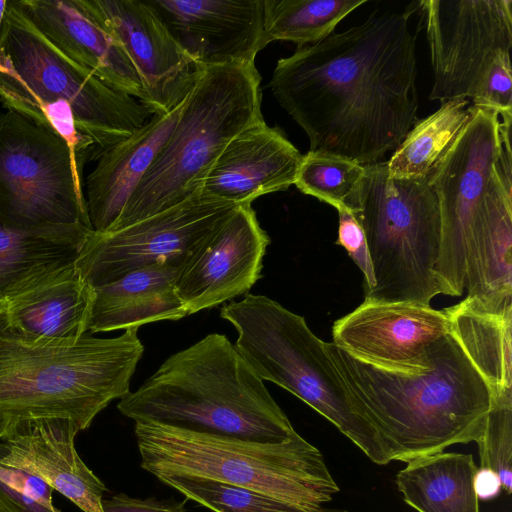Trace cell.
Wrapping results in <instances>:
<instances>
[{
	"instance_id": "cell-1",
	"label": "cell",
	"mask_w": 512,
	"mask_h": 512,
	"mask_svg": "<svg viewBox=\"0 0 512 512\" xmlns=\"http://www.w3.org/2000/svg\"><path fill=\"white\" fill-rule=\"evenodd\" d=\"M445 310L450 330L420 372L381 369L325 342L351 405L389 461L478 443L495 391L512 388V310H488L468 297Z\"/></svg>"
},
{
	"instance_id": "cell-2",
	"label": "cell",
	"mask_w": 512,
	"mask_h": 512,
	"mask_svg": "<svg viewBox=\"0 0 512 512\" xmlns=\"http://www.w3.org/2000/svg\"><path fill=\"white\" fill-rule=\"evenodd\" d=\"M409 17L374 11L277 61L269 87L306 133L309 151L369 165L407 136L419 106Z\"/></svg>"
},
{
	"instance_id": "cell-3",
	"label": "cell",
	"mask_w": 512,
	"mask_h": 512,
	"mask_svg": "<svg viewBox=\"0 0 512 512\" xmlns=\"http://www.w3.org/2000/svg\"><path fill=\"white\" fill-rule=\"evenodd\" d=\"M0 101L60 137L82 170L156 114L65 56L16 0L0 35Z\"/></svg>"
},
{
	"instance_id": "cell-4",
	"label": "cell",
	"mask_w": 512,
	"mask_h": 512,
	"mask_svg": "<svg viewBox=\"0 0 512 512\" xmlns=\"http://www.w3.org/2000/svg\"><path fill=\"white\" fill-rule=\"evenodd\" d=\"M138 327L113 338H30L0 326V440L46 422L81 431L130 393L144 347Z\"/></svg>"
},
{
	"instance_id": "cell-5",
	"label": "cell",
	"mask_w": 512,
	"mask_h": 512,
	"mask_svg": "<svg viewBox=\"0 0 512 512\" xmlns=\"http://www.w3.org/2000/svg\"><path fill=\"white\" fill-rule=\"evenodd\" d=\"M117 408L134 422L247 440L279 442L297 433L263 380L219 333L169 356Z\"/></svg>"
},
{
	"instance_id": "cell-6",
	"label": "cell",
	"mask_w": 512,
	"mask_h": 512,
	"mask_svg": "<svg viewBox=\"0 0 512 512\" xmlns=\"http://www.w3.org/2000/svg\"><path fill=\"white\" fill-rule=\"evenodd\" d=\"M141 467L156 478L181 475L249 488L323 512L339 487L320 450L298 433L255 441L135 422Z\"/></svg>"
},
{
	"instance_id": "cell-7",
	"label": "cell",
	"mask_w": 512,
	"mask_h": 512,
	"mask_svg": "<svg viewBox=\"0 0 512 512\" xmlns=\"http://www.w3.org/2000/svg\"><path fill=\"white\" fill-rule=\"evenodd\" d=\"M260 83L255 63L200 66L174 130L111 231L177 205L198 191L229 142L264 120Z\"/></svg>"
},
{
	"instance_id": "cell-8",
	"label": "cell",
	"mask_w": 512,
	"mask_h": 512,
	"mask_svg": "<svg viewBox=\"0 0 512 512\" xmlns=\"http://www.w3.org/2000/svg\"><path fill=\"white\" fill-rule=\"evenodd\" d=\"M345 207L362 227L375 284L364 300L429 306L441 294L436 280L441 220L428 178L398 179L387 161L364 165Z\"/></svg>"
},
{
	"instance_id": "cell-9",
	"label": "cell",
	"mask_w": 512,
	"mask_h": 512,
	"mask_svg": "<svg viewBox=\"0 0 512 512\" xmlns=\"http://www.w3.org/2000/svg\"><path fill=\"white\" fill-rule=\"evenodd\" d=\"M220 317L236 329L235 347L263 381L284 388L324 416L372 462H390L374 429L351 405L325 342L304 317L253 294L224 305Z\"/></svg>"
},
{
	"instance_id": "cell-10",
	"label": "cell",
	"mask_w": 512,
	"mask_h": 512,
	"mask_svg": "<svg viewBox=\"0 0 512 512\" xmlns=\"http://www.w3.org/2000/svg\"><path fill=\"white\" fill-rule=\"evenodd\" d=\"M82 171L60 137L16 112L0 113L1 222L92 229Z\"/></svg>"
},
{
	"instance_id": "cell-11",
	"label": "cell",
	"mask_w": 512,
	"mask_h": 512,
	"mask_svg": "<svg viewBox=\"0 0 512 512\" xmlns=\"http://www.w3.org/2000/svg\"><path fill=\"white\" fill-rule=\"evenodd\" d=\"M504 148L499 113L472 106L468 121L427 177L441 220L435 268L441 294L461 296L464 292L471 229Z\"/></svg>"
},
{
	"instance_id": "cell-12",
	"label": "cell",
	"mask_w": 512,
	"mask_h": 512,
	"mask_svg": "<svg viewBox=\"0 0 512 512\" xmlns=\"http://www.w3.org/2000/svg\"><path fill=\"white\" fill-rule=\"evenodd\" d=\"M238 205L198 190L181 203L121 229L92 231L75 266L91 288L154 264L180 269Z\"/></svg>"
},
{
	"instance_id": "cell-13",
	"label": "cell",
	"mask_w": 512,
	"mask_h": 512,
	"mask_svg": "<svg viewBox=\"0 0 512 512\" xmlns=\"http://www.w3.org/2000/svg\"><path fill=\"white\" fill-rule=\"evenodd\" d=\"M434 83L429 98L472 100L512 48L511 0H424Z\"/></svg>"
},
{
	"instance_id": "cell-14",
	"label": "cell",
	"mask_w": 512,
	"mask_h": 512,
	"mask_svg": "<svg viewBox=\"0 0 512 512\" xmlns=\"http://www.w3.org/2000/svg\"><path fill=\"white\" fill-rule=\"evenodd\" d=\"M122 46L137 69L155 113L180 104L199 67L189 58L147 0H79Z\"/></svg>"
},
{
	"instance_id": "cell-15",
	"label": "cell",
	"mask_w": 512,
	"mask_h": 512,
	"mask_svg": "<svg viewBox=\"0 0 512 512\" xmlns=\"http://www.w3.org/2000/svg\"><path fill=\"white\" fill-rule=\"evenodd\" d=\"M449 330L445 309L364 300L335 321L332 343L372 366L414 373L430 366V347Z\"/></svg>"
},
{
	"instance_id": "cell-16",
	"label": "cell",
	"mask_w": 512,
	"mask_h": 512,
	"mask_svg": "<svg viewBox=\"0 0 512 512\" xmlns=\"http://www.w3.org/2000/svg\"><path fill=\"white\" fill-rule=\"evenodd\" d=\"M269 244L251 203L239 204L178 271L175 288L189 315L248 292Z\"/></svg>"
},
{
	"instance_id": "cell-17",
	"label": "cell",
	"mask_w": 512,
	"mask_h": 512,
	"mask_svg": "<svg viewBox=\"0 0 512 512\" xmlns=\"http://www.w3.org/2000/svg\"><path fill=\"white\" fill-rule=\"evenodd\" d=\"M199 67L254 64L267 45L264 0H147Z\"/></svg>"
},
{
	"instance_id": "cell-18",
	"label": "cell",
	"mask_w": 512,
	"mask_h": 512,
	"mask_svg": "<svg viewBox=\"0 0 512 512\" xmlns=\"http://www.w3.org/2000/svg\"><path fill=\"white\" fill-rule=\"evenodd\" d=\"M302 159L283 133L263 120L229 142L199 190L223 201L252 204L262 195L294 185Z\"/></svg>"
},
{
	"instance_id": "cell-19",
	"label": "cell",
	"mask_w": 512,
	"mask_h": 512,
	"mask_svg": "<svg viewBox=\"0 0 512 512\" xmlns=\"http://www.w3.org/2000/svg\"><path fill=\"white\" fill-rule=\"evenodd\" d=\"M18 3L36 28L65 56L110 87L150 107L132 61L79 0H19Z\"/></svg>"
},
{
	"instance_id": "cell-20",
	"label": "cell",
	"mask_w": 512,
	"mask_h": 512,
	"mask_svg": "<svg viewBox=\"0 0 512 512\" xmlns=\"http://www.w3.org/2000/svg\"><path fill=\"white\" fill-rule=\"evenodd\" d=\"M511 170V149L505 147L467 247L466 297L492 311L512 310Z\"/></svg>"
},
{
	"instance_id": "cell-21",
	"label": "cell",
	"mask_w": 512,
	"mask_h": 512,
	"mask_svg": "<svg viewBox=\"0 0 512 512\" xmlns=\"http://www.w3.org/2000/svg\"><path fill=\"white\" fill-rule=\"evenodd\" d=\"M94 299L75 261L44 271L0 300V326L44 339H77L88 332Z\"/></svg>"
},
{
	"instance_id": "cell-22",
	"label": "cell",
	"mask_w": 512,
	"mask_h": 512,
	"mask_svg": "<svg viewBox=\"0 0 512 512\" xmlns=\"http://www.w3.org/2000/svg\"><path fill=\"white\" fill-rule=\"evenodd\" d=\"M81 429L70 421L39 424L0 444V463L35 475L83 512H104V483L76 451Z\"/></svg>"
},
{
	"instance_id": "cell-23",
	"label": "cell",
	"mask_w": 512,
	"mask_h": 512,
	"mask_svg": "<svg viewBox=\"0 0 512 512\" xmlns=\"http://www.w3.org/2000/svg\"><path fill=\"white\" fill-rule=\"evenodd\" d=\"M185 100L168 112L154 114L135 134L107 149L97 159L85 183V200L93 231L112 230L174 130Z\"/></svg>"
},
{
	"instance_id": "cell-24",
	"label": "cell",
	"mask_w": 512,
	"mask_h": 512,
	"mask_svg": "<svg viewBox=\"0 0 512 512\" xmlns=\"http://www.w3.org/2000/svg\"><path fill=\"white\" fill-rule=\"evenodd\" d=\"M178 271V267L159 263L92 288L94 299L88 332L139 328L189 316L175 288Z\"/></svg>"
},
{
	"instance_id": "cell-25",
	"label": "cell",
	"mask_w": 512,
	"mask_h": 512,
	"mask_svg": "<svg viewBox=\"0 0 512 512\" xmlns=\"http://www.w3.org/2000/svg\"><path fill=\"white\" fill-rule=\"evenodd\" d=\"M396 476L404 501L418 512H480L471 454L440 452L407 462Z\"/></svg>"
},
{
	"instance_id": "cell-26",
	"label": "cell",
	"mask_w": 512,
	"mask_h": 512,
	"mask_svg": "<svg viewBox=\"0 0 512 512\" xmlns=\"http://www.w3.org/2000/svg\"><path fill=\"white\" fill-rule=\"evenodd\" d=\"M92 229L17 227L0 221V300L32 277L76 260Z\"/></svg>"
},
{
	"instance_id": "cell-27",
	"label": "cell",
	"mask_w": 512,
	"mask_h": 512,
	"mask_svg": "<svg viewBox=\"0 0 512 512\" xmlns=\"http://www.w3.org/2000/svg\"><path fill=\"white\" fill-rule=\"evenodd\" d=\"M468 99H453L417 121L387 161L388 174L398 179L428 177L433 165L468 121Z\"/></svg>"
},
{
	"instance_id": "cell-28",
	"label": "cell",
	"mask_w": 512,
	"mask_h": 512,
	"mask_svg": "<svg viewBox=\"0 0 512 512\" xmlns=\"http://www.w3.org/2000/svg\"><path fill=\"white\" fill-rule=\"evenodd\" d=\"M366 0H264L267 44L289 41L312 45L333 33L338 23Z\"/></svg>"
},
{
	"instance_id": "cell-29",
	"label": "cell",
	"mask_w": 512,
	"mask_h": 512,
	"mask_svg": "<svg viewBox=\"0 0 512 512\" xmlns=\"http://www.w3.org/2000/svg\"><path fill=\"white\" fill-rule=\"evenodd\" d=\"M157 479L214 512H313L259 491L212 479L181 475Z\"/></svg>"
},
{
	"instance_id": "cell-30",
	"label": "cell",
	"mask_w": 512,
	"mask_h": 512,
	"mask_svg": "<svg viewBox=\"0 0 512 512\" xmlns=\"http://www.w3.org/2000/svg\"><path fill=\"white\" fill-rule=\"evenodd\" d=\"M364 171V165L350 159L308 151L303 155L294 185L302 193L335 208L346 207Z\"/></svg>"
},
{
	"instance_id": "cell-31",
	"label": "cell",
	"mask_w": 512,
	"mask_h": 512,
	"mask_svg": "<svg viewBox=\"0 0 512 512\" xmlns=\"http://www.w3.org/2000/svg\"><path fill=\"white\" fill-rule=\"evenodd\" d=\"M480 467L499 476L502 488L512 492V388L495 391L484 430L477 443Z\"/></svg>"
},
{
	"instance_id": "cell-32",
	"label": "cell",
	"mask_w": 512,
	"mask_h": 512,
	"mask_svg": "<svg viewBox=\"0 0 512 512\" xmlns=\"http://www.w3.org/2000/svg\"><path fill=\"white\" fill-rule=\"evenodd\" d=\"M39 477L0 463V512H61Z\"/></svg>"
},
{
	"instance_id": "cell-33",
	"label": "cell",
	"mask_w": 512,
	"mask_h": 512,
	"mask_svg": "<svg viewBox=\"0 0 512 512\" xmlns=\"http://www.w3.org/2000/svg\"><path fill=\"white\" fill-rule=\"evenodd\" d=\"M471 102L472 106L497 111L501 121H512V68L510 54H504L495 61L487 78Z\"/></svg>"
},
{
	"instance_id": "cell-34",
	"label": "cell",
	"mask_w": 512,
	"mask_h": 512,
	"mask_svg": "<svg viewBox=\"0 0 512 512\" xmlns=\"http://www.w3.org/2000/svg\"><path fill=\"white\" fill-rule=\"evenodd\" d=\"M336 210L339 216L336 244L344 247L350 258L363 273L364 292H366L374 287L375 280L364 231L348 209L339 206Z\"/></svg>"
},
{
	"instance_id": "cell-35",
	"label": "cell",
	"mask_w": 512,
	"mask_h": 512,
	"mask_svg": "<svg viewBox=\"0 0 512 512\" xmlns=\"http://www.w3.org/2000/svg\"><path fill=\"white\" fill-rule=\"evenodd\" d=\"M104 512H187L184 503L117 494L102 502Z\"/></svg>"
},
{
	"instance_id": "cell-36",
	"label": "cell",
	"mask_w": 512,
	"mask_h": 512,
	"mask_svg": "<svg viewBox=\"0 0 512 512\" xmlns=\"http://www.w3.org/2000/svg\"><path fill=\"white\" fill-rule=\"evenodd\" d=\"M501 488V481L496 472L485 467L477 469L474 476V489L478 499H493L498 496Z\"/></svg>"
},
{
	"instance_id": "cell-37",
	"label": "cell",
	"mask_w": 512,
	"mask_h": 512,
	"mask_svg": "<svg viewBox=\"0 0 512 512\" xmlns=\"http://www.w3.org/2000/svg\"><path fill=\"white\" fill-rule=\"evenodd\" d=\"M6 5H7L6 0H0V35H1V30H2V26H3V22H4Z\"/></svg>"
},
{
	"instance_id": "cell-38",
	"label": "cell",
	"mask_w": 512,
	"mask_h": 512,
	"mask_svg": "<svg viewBox=\"0 0 512 512\" xmlns=\"http://www.w3.org/2000/svg\"><path fill=\"white\" fill-rule=\"evenodd\" d=\"M324 512H348V511H345V510H326Z\"/></svg>"
}]
</instances>
